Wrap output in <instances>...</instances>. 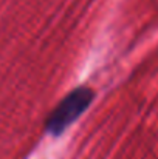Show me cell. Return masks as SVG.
<instances>
[{
	"label": "cell",
	"mask_w": 158,
	"mask_h": 159,
	"mask_svg": "<svg viewBox=\"0 0 158 159\" xmlns=\"http://www.w3.org/2000/svg\"><path fill=\"white\" fill-rule=\"evenodd\" d=\"M93 101V91L81 87L71 91L51 113L47 122V128L53 134H60L73 120H76Z\"/></svg>",
	"instance_id": "cell-1"
}]
</instances>
